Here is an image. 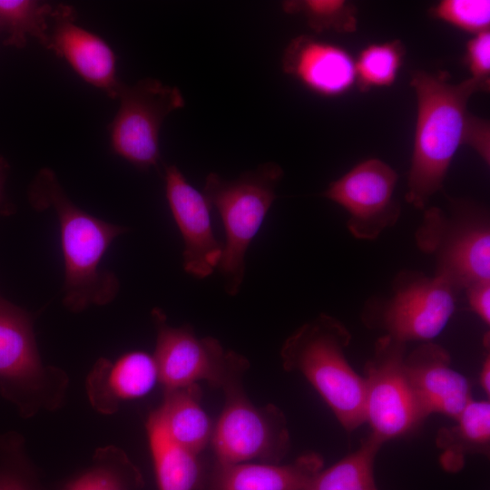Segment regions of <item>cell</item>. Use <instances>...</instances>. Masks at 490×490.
<instances>
[{"mask_svg":"<svg viewBox=\"0 0 490 490\" xmlns=\"http://www.w3.org/2000/svg\"><path fill=\"white\" fill-rule=\"evenodd\" d=\"M0 490H41L24 438L15 431L0 434Z\"/></svg>","mask_w":490,"mask_h":490,"instance_id":"obj_27","label":"cell"},{"mask_svg":"<svg viewBox=\"0 0 490 490\" xmlns=\"http://www.w3.org/2000/svg\"><path fill=\"white\" fill-rule=\"evenodd\" d=\"M282 176L279 164L267 162L235 180H225L214 172L205 179L203 194L218 211L225 230L218 268L229 295L240 291L247 250L276 199V188Z\"/></svg>","mask_w":490,"mask_h":490,"instance_id":"obj_5","label":"cell"},{"mask_svg":"<svg viewBox=\"0 0 490 490\" xmlns=\"http://www.w3.org/2000/svg\"><path fill=\"white\" fill-rule=\"evenodd\" d=\"M406 343L383 335L365 366L364 421L381 442L406 435L425 417L405 368Z\"/></svg>","mask_w":490,"mask_h":490,"instance_id":"obj_10","label":"cell"},{"mask_svg":"<svg viewBox=\"0 0 490 490\" xmlns=\"http://www.w3.org/2000/svg\"><path fill=\"white\" fill-rule=\"evenodd\" d=\"M156 328L153 358L159 383L170 391L205 381L216 388H226L242 382L249 368L241 355L225 349L211 337L199 338L190 326L172 327L164 312H152Z\"/></svg>","mask_w":490,"mask_h":490,"instance_id":"obj_8","label":"cell"},{"mask_svg":"<svg viewBox=\"0 0 490 490\" xmlns=\"http://www.w3.org/2000/svg\"><path fill=\"white\" fill-rule=\"evenodd\" d=\"M117 98L119 110L110 125L113 151L139 169L156 167L162 124L170 113L185 106L181 91L145 78L133 85L122 83Z\"/></svg>","mask_w":490,"mask_h":490,"instance_id":"obj_11","label":"cell"},{"mask_svg":"<svg viewBox=\"0 0 490 490\" xmlns=\"http://www.w3.org/2000/svg\"><path fill=\"white\" fill-rule=\"evenodd\" d=\"M410 85L416 95L417 115L405 198L425 210L442 188L460 146L472 147L489 164L490 127L467 110L470 96L480 92L472 79L454 84L446 72L415 71Z\"/></svg>","mask_w":490,"mask_h":490,"instance_id":"obj_1","label":"cell"},{"mask_svg":"<svg viewBox=\"0 0 490 490\" xmlns=\"http://www.w3.org/2000/svg\"><path fill=\"white\" fill-rule=\"evenodd\" d=\"M382 444L370 434L355 452L317 473L308 490H377L373 466Z\"/></svg>","mask_w":490,"mask_h":490,"instance_id":"obj_23","label":"cell"},{"mask_svg":"<svg viewBox=\"0 0 490 490\" xmlns=\"http://www.w3.org/2000/svg\"><path fill=\"white\" fill-rule=\"evenodd\" d=\"M170 439L201 454L211 444L214 423L201 404L198 384L164 391L161 406L152 412Z\"/></svg>","mask_w":490,"mask_h":490,"instance_id":"obj_19","label":"cell"},{"mask_svg":"<svg viewBox=\"0 0 490 490\" xmlns=\"http://www.w3.org/2000/svg\"><path fill=\"white\" fill-rule=\"evenodd\" d=\"M223 409L214 423L211 445L216 462L279 463L289 450L286 417L277 406H256L242 382L224 391Z\"/></svg>","mask_w":490,"mask_h":490,"instance_id":"obj_9","label":"cell"},{"mask_svg":"<svg viewBox=\"0 0 490 490\" xmlns=\"http://www.w3.org/2000/svg\"><path fill=\"white\" fill-rule=\"evenodd\" d=\"M348 329L325 313L298 328L280 349L286 371L303 376L348 432L364 421V378L350 366Z\"/></svg>","mask_w":490,"mask_h":490,"instance_id":"obj_3","label":"cell"},{"mask_svg":"<svg viewBox=\"0 0 490 490\" xmlns=\"http://www.w3.org/2000/svg\"><path fill=\"white\" fill-rule=\"evenodd\" d=\"M164 182L167 201L184 242L183 268L196 278H206L218 268L222 254L211 226V206L175 165L166 166Z\"/></svg>","mask_w":490,"mask_h":490,"instance_id":"obj_13","label":"cell"},{"mask_svg":"<svg viewBox=\"0 0 490 490\" xmlns=\"http://www.w3.org/2000/svg\"><path fill=\"white\" fill-rule=\"evenodd\" d=\"M405 49L399 41L372 44L355 60L357 85L362 91L391 85L401 67Z\"/></svg>","mask_w":490,"mask_h":490,"instance_id":"obj_25","label":"cell"},{"mask_svg":"<svg viewBox=\"0 0 490 490\" xmlns=\"http://www.w3.org/2000/svg\"><path fill=\"white\" fill-rule=\"evenodd\" d=\"M1 31H2V28H1V26H0V32H1Z\"/></svg>","mask_w":490,"mask_h":490,"instance_id":"obj_33","label":"cell"},{"mask_svg":"<svg viewBox=\"0 0 490 490\" xmlns=\"http://www.w3.org/2000/svg\"><path fill=\"white\" fill-rule=\"evenodd\" d=\"M142 475L126 453L116 446L98 447L91 465L61 490H136Z\"/></svg>","mask_w":490,"mask_h":490,"instance_id":"obj_22","label":"cell"},{"mask_svg":"<svg viewBox=\"0 0 490 490\" xmlns=\"http://www.w3.org/2000/svg\"><path fill=\"white\" fill-rule=\"evenodd\" d=\"M159 383L153 355L127 352L116 360L99 358L85 379L91 407L99 414L113 415L122 403L141 398Z\"/></svg>","mask_w":490,"mask_h":490,"instance_id":"obj_17","label":"cell"},{"mask_svg":"<svg viewBox=\"0 0 490 490\" xmlns=\"http://www.w3.org/2000/svg\"><path fill=\"white\" fill-rule=\"evenodd\" d=\"M397 181L393 168L368 159L332 181L322 195L346 210L347 226L354 238L373 240L400 217V204L394 198Z\"/></svg>","mask_w":490,"mask_h":490,"instance_id":"obj_12","label":"cell"},{"mask_svg":"<svg viewBox=\"0 0 490 490\" xmlns=\"http://www.w3.org/2000/svg\"><path fill=\"white\" fill-rule=\"evenodd\" d=\"M430 13L435 18L474 35L489 30V0H443Z\"/></svg>","mask_w":490,"mask_h":490,"instance_id":"obj_28","label":"cell"},{"mask_svg":"<svg viewBox=\"0 0 490 490\" xmlns=\"http://www.w3.org/2000/svg\"><path fill=\"white\" fill-rule=\"evenodd\" d=\"M405 368L424 417L442 414L456 418L472 400L468 380L452 367L449 353L438 344L416 347L406 355Z\"/></svg>","mask_w":490,"mask_h":490,"instance_id":"obj_14","label":"cell"},{"mask_svg":"<svg viewBox=\"0 0 490 490\" xmlns=\"http://www.w3.org/2000/svg\"><path fill=\"white\" fill-rule=\"evenodd\" d=\"M466 62L472 79L480 92L490 88V33L488 31L475 34L467 43Z\"/></svg>","mask_w":490,"mask_h":490,"instance_id":"obj_29","label":"cell"},{"mask_svg":"<svg viewBox=\"0 0 490 490\" xmlns=\"http://www.w3.org/2000/svg\"><path fill=\"white\" fill-rule=\"evenodd\" d=\"M456 423L439 430L436 445L445 466H457L468 453H486L490 443V403L471 400L456 417Z\"/></svg>","mask_w":490,"mask_h":490,"instance_id":"obj_21","label":"cell"},{"mask_svg":"<svg viewBox=\"0 0 490 490\" xmlns=\"http://www.w3.org/2000/svg\"><path fill=\"white\" fill-rule=\"evenodd\" d=\"M29 200L35 210L52 209L58 220L64 260V305L80 312L111 302L120 284L113 272L101 268V261L127 228L102 220L74 204L48 168L34 179Z\"/></svg>","mask_w":490,"mask_h":490,"instance_id":"obj_2","label":"cell"},{"mask_svg":"<svg viewBox=\"0 0 490 490\" xmlns=\"http://www.w3.org/2000/svg\"><path fill=\"white\" fill-rule=\"evenodd\" d=\"M69 377L61 368L42 362L33 318L0 294V395L23 418L59 409Z\"/></svg>","mask_w":490,"mask_h":490,"instance_id":"obj_6","label":"cell"},{"mask_svg":"<svg viewBox=\"0 0 490 490\" xmlns=\"http://www.w3.org/2000/svg\"><path fill=\"white\" fill-rule=\"evenodd\" d=\"M54 7L30 0H0V26L7 35L6 45L24 47L28 36H34L49 49L48 19Z\"/></svg>","mask_w":490,"mask_h":490,"instance_id":"obj_24","label":"cell"},{"mask_svg":"<svg viewBox=\"0 0 490 490\" xmlns=\"http://www.w3.org/2000/svg\"><path fill=\"white\" fill-rule=\"evenodd\" d=\"M457 293L436 275L404 270L394 277L388 295L373 296L365 303L363 320L406 344L430 342L449 322Z\"/></svg>","mask_w":490,"mask_h":490,"instance_id":"obj_7","label":"cell"},{"mask_svg":"<svg viewBox=\"0 0 490 490\" xmlns=\"http://www.w3.org/2000/svg\"><path fill=\"white\" fill-rule=\"evenodd\" d=\"M479 383L485 394L490 393V359L489 355L485 358L479 374Z\"/></svg>","mask_w":490,"mask_h":490,"instance_id":"obj_31","label":"cell"},{"mask_svg":"<svg viewBox=\"0 0 490 490\" xmlns=\"http://www.w3.org/2000/svg\"><path fill=\"white\" fill-rule=\"evenodd\" d=\"M282 69L322 96H339L357 84L351 54L341 46L309 35L290 41L283 53Z\"/></svg>","mask_w":490,"mask_h":490,"instance_id":"obj_16","label":"cell"},{"mask_svg":"<svg viewBox=\"0 0 490 490\" xmlns=\"http://www.w3.org/2000/svg\"><path fill=\"white\" fill-rule=\"evenodd\" d=\"M4 175H5V163L0 160V205L3 201V183H4Z\"/></svg>","mask_w":490,"mask_h":490,"instance_id":"obj_32","label":"cell"},{"mask_svg":"<svg viewBox=\"0 0 490 490\" xmlns=\"http://www.w3.org/2000/svg\"><path fill=\"white\" fill-rule=\"evenodd\" d=\"M322 466L321 456L315 453L305 454L287 465L216 462L209 490H308Z\"/></svg>","mask_w":490,"mask_h":490,"instance_id":"obj_18","label":"cell"},{"mask_svg":"<svg viewBox=\"0 0 490 490\" xmlns=\"http://www.w3.org/2000/svg\"><path fill=\"white\" fill-rule=\"evenodd\" d=\"M283 10L288 14L303 15L309 26L316 32L334 31L339 34L357 30L356 6L344 0L285 1Z\"/></svg>","mask_w":490,"mask_h":490,"instance_id":"obj_26","label":"cell"},{"mask_svg":"<svg viewBox=\"0 0 490 490\" xmlns=\"http://www.w3.org/2000/svg\"><path fill=\"white\" fill-rule=\"evenodd\" d=\"M146 432L158 490H197L201 475L200 455L170 439L152 412Z\"/></svg>","mask_w":490,"mask_h":490,"instance_id":"obj_20","label":"cell"},{"mask_svg":"<svg viewBox=\"0 0 490 490\" xmlns=\"http://www.w3.org/2000/svg\"><path fill=\"white\" fill-rule=\"evenodd\" d=\"M471 309L486 325L490 323V281L475 283L466 289Z\"/></svg>","mask_w":490,"mask_h":490,"instance_id":"obj_30","label":"cell"},{"mask_svg":"<svg viewBox=\"0 0 490 490\" xmlns=\"http://www.w3.org/2000/svg\"><path fill=\"white\" fill-rule=\"evenodd\" d=\"M49 49L64 58L88 83L117 98L122 83L116 75V59L101 37L75 24V10L69 5L54 7Z\"/></svg>","mask_w":490,"mask_h":490,"instance_id":"obj_15","label":"cell"},{"mask_svg":"<svg viewBox=\"0 0 490 490\" xmlns=\"http://www.w3.org/2000/svg\"><path fill=\"white\" fill-rule=\"evenodd\" d=\"M415 232L418 250L430 255L434 275L456 291L490 281V220L472 201L450 199L446 209L429 207Z\"/></svg>","mask_w":490,"mask_h":490,"instance_id":"obj_4","label":"cell"}]
</instances>
